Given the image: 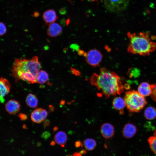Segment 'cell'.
I'll return each mask as SVG.
<instances>
[{
    "mask_svg": "<svg viewBox=\"0 0 156 156\" xmlns=\"http://www.w3.org/2000/svg\"><path fill=\"white\" fill-rule=\"evenodd\" d=\"M90 82L102 92L106 98L111 96L120 95L124 90V86L119 76L105 68H101L99 74H93Z\"/></svg>",
    "mask_w": 156,
    "mask_h": 156,
    "instance_id": "obj_1",
    "label": "cell"
},
{
    "mask_svg": "<svg viewBox=\"0 0 156 156\" xmlns=\"http://www.w3.org/2000/svg\"><path fill=\"white\" fill-rule=\"evenodd\" d=\"M23 127L24 129H25L26 128L27 126L25 125H24Z\"/></svg>",
    "mask_w": 156,
    "mask_h": 156,
    "instance_id": "obj_35",
    "label": "cell"
},
{
    "mask_svg": "<svg viewBox=\"0 0 156 156\" xmlns=\"http://www.w3.org/2000/svg\"><path fill=\"white\" fill-rule=\"evenodd\" d=\"M112 105L114 108L118 111L120 114H123L124 109L126 106L124 99L119 96L115 97L113 101Z\"/></svg>",
    "mask_w": 156,
    "mask_h": 156,
    "instance_id": "obj_14",
    "label": "cell"
},
{
    "mask_svg": "<svg viewBox=\"0 0 156 156\" xmlns=\"http://www.w3.org/2000/svg\"><path fill=\"white\" fill-rule=\"evenodd\" d=\"M148 141L151 150L156 155V130L154 132L153 135L150 137Z\"/></svg>",
    "mask_w": 156,
    "mask_h": 156,
    "instance_id": "obj_21",
    "label": "cell"
},
{
    "mask_svg": "<svg viewBox=\"0 0 156 156\" xmlns=\"http://www.w3.org/2000/svg\"><path fill=\"white\" fill-rule=\"evenodd\" d=\"M18 116L21 119L23 120H26L27 118V116L26 115L23 113H20Z\"/></svg>",
    "mask_w": 156,
    "mask_h": 156,
    "instance_id": "obj_25",
    "label": "cell"
},
{
    "mask_svg": "<svg viewBox=\"0 0 156 156\" xmlns=\"http://www.w3.org/2000/svg\"><path fill=\"white\" fill-rule=\"evenodd\" d=\"M60 13L61 14H64L66 13V10L65 8H62L59 10Z\"/></svg>",
    "mask_w": 156,
    "mask_h": 156,
    "instance_id": "obj_27",
    "label": "cell"
},
{
    "mask_svg": "<svg viewBox=\"0 0 156 156\" xmlns=\"http://www.w3.org/2000/svg\"><path fill=\"white\" fill-rule=\"evenodd\" d=\"M73 156H82L81 155L77 152H75L73 155Z\"/></svg>",
    "mask_w": 156,
    "mask_h": 156,
    "instance_id": "obj_29",
    "label": "cell"
},
{
    "mask_svg": "<svg viewBox=\"0 0 156 156\" xmlns=\"http://www.w3.org/2000/svg\"><path fill=\"white\" fill-rule=\"evenodd\" d=\"M58 127H55L53 128V130L54 131H56L58 129Z\"/></svg>",
    "mask_w": 156,
    "mask_h": 156,
    "instance_id": "obj_34",
    "label": "cell"
},
{
    "mask_svg": "<svg viewBox=\"0 0 156 156\" xmlns=\"http://www.w3.org/2000/svg\"><path fill=\"white\" fill-rule=\"evenodd\" d=\"M39 14L38 12H35L34 13L33 16L34 17H38L39 16Z\"/></svg>",
    "mask_w": 156,
    "mask_h": 156,
    "instance_id": "obj_30",
    "label": "cell"
},
{
    "mask_svg": "<svg viewBox=\"0 0 156 156\" xmlns=\"http://www.w3.org/2000/svg\"><path fill=\"white\" fill-rule=\"evenodd\" d=\"M100 131L102 136L106 139L112 138L114 133V127L111 124L107 123H105L102 125Z\"/></svg>",
    "mask_w": 156,
    "mask_h": 156,
    "instance_id": "obj_9",
    "label": "cell"
},
{
    "mask_svg": "<svg viewBox=\"0 0 156 156\" xmlns=\"http://www.w3.org/2000/svg\"><path fill=\"white\" fill-rule=\"evenodd\" d=\"M50 144L52 146H54L55 144V142L54 141H52L51 142Z\"/></svg>",
    "mask_w": 156,
    "mask_h": 156,
    "instance_id": "obj_33",
    "label": "cell"
},
{
    "mask_svg": "<svg viewBox=\"0 0 156 156\" xmlns=\"http://www.w3.org/2000/svg\"><path fill=\"white\" fill-rule=\"evenodd\" d=\"M42 17L45 23L47 24L54 23L58 19L55 11L52 9L45 11L43 14Z\"/></svg>",
    "mask_w": 156,
    "mask_h": 156,
    "instance_id": "obj_12",
    "label": "cell"
},
{
    "mask_svg": "<svg viewBox=\"0 0 156 156\" xmlns=\"http://www.w3.org/2000/svg\"><path fill=\"white\" fill-rule=\"evenodd\" d=\"M83 144L86 150L91 151L95 148L96 143L94 140L91 138H87L84 140Z\"/></svg>",
    "mask_w": 156,
    "mask_h": 156,
    "instance_id": "obj_20",
    "label": "cell"
},
{
    "mask_svg": "<svg viewBox=\"0 0 156 156\" xmlns=\"http://www.w3.org/2000/svg\"><path fill=\"white\" fill-rule=\"evenodd\" d=\"M90 0L91 1H95L96 0Z\"/></svg>",
    "mask_w": 156,
    "mask_h": 156,
    "instance_id": "obj_37",
    "label": "cell"
},
{
    "mask_svg": "<svg viewBox=\"0 0 156 156\" xmlns=\"http://www.w3.org/2000/svg\"><path fill=\"white\" fill-rule=\"evenodd\" d=\"M5 108L9 114H14L19 112L21 108V106L18 101L11 99L9 100L6 103Z\"/></svg>",
    "mask_w": 156,
    "mask_h": 156,
    "instance_id": "obj_10",
    "label": "cell"
},
{
    "mask_svg": "<svg viewBox=\"0 0 156 156\" xmlns=\"http://www.w3.org/2000/svg\"><path fill=\"white\" fill-rule=\"evenodd\" d=\"M47 114V112L46 110L42 108H38L32 112L31 118L34 122L40 123L46 118Z\"/></svg>",
    "mask_w": 156,
    "mask_h": 156,
    "instance_id": "obj_7",
    "label": "cell"
},
{
    "mask_svg": "<svg viewBox=\"0 0 156 156\" xmlns=\"http://www.w3.org/2000/svg\"><path fill=\"white\" fill-rule=\"evenodd\" d=\"M138 90L142 96L144 97L148 96L151 93V85L147 82H143L138 87Z\"/></svg>",
    "mask_w": 156,
    "mask_h": 156,
    "instance_id": "obj_15",
    "label": "cell"
},
{
    "mask_svg": "<svg viewBox=\"0 0 156 156\" xmlns=\"http://www.w3.org/2000/svg\"><path fill=\"white\" fill-rule=\"evenodd\" d=\"M65 156H73L72 155H66Z\"/></svg>",
    "mask_w": 156,
    "mask_h": 156,
    "instance_id": "obj_36",
    "label": "cell"
},
{
    "mask_svg": "<svg viewBox=\"0 0 156 156\" xmlns=\"http://www.w3.org/2000/svg\"><path fill=\"white\" fill-rule=\"evenodd\" d=\"M10 85L9 81L6 78L0 77V101L4 102L3 97L10 92Z\"/></svg>",
    "mask_w": 156,
    "mask_h": 156,
    "instance_id": "obj_8",
    "label": "cell"
},
{
    "mask_svg": "<svg viewBox=\"0 0 156 156\" xmlns=\"http://www.w3.org/2000/svg\"><path fill=\"white\" fill-rule=\"evenodd\" d=\"M85 56L86 62L94 67L98 66L103 57L100 52L96 49L90 50L86 54Z\"/></svg>",
    "mask_w": 156,
    "mask_h": 156,
    "instance_id": "obj_6",
    "label": "cell"
},
{
    "mask_svg": "<svg viewBox=\"0 0 156 156\" xmlns=\"http://www.w3.org/2000/svg\"><path fill=\"white\" fill-rule=\"evenodd\" d=\"M43 124L44 127H47L50 125V121L48 120H46L44 121Z\"/></svg>",
    "mask_w": 156,
    "mask_h": 156,
    "instance_id": "obj_26",
    "label": "cell"
},
{
    "mask_svg": "<svg viewBox=\"0 0 156 156\" xmlns=\"http://www.w3.org/2000/svg\"><path fill=\"white\" fill-rule=\"evenodd\" d=\"M54 140L57 144L61 146L64 145L67 141V136L65 132L60 131L55 134Z\"/></svg>",
    "mask_w": 156,
    "mask_h": 156,
    "instance_id": "obj_16",
    "label": "cell"
},
{
    "mask_svg": "<svg viewBox=\"0 0 156 156\" xmlns=\"http://www.w3.org/2000/svg\"><path fill=\"white\" fill-rule=\"evenodd\" d=\"M151 96L152 99L156 101V83L151 85Z\"/></svg>",
    "mask_w": 156,
    "mask_h": 156,
    "instance_id": "obj_22",
    "label": "cell"
},
{
    "mask_svg": "<svg viewBox=\"0 0 156 156\" xmlns=\"http://www.w3.org/2000/svg\"><path fill=\"white\" fill-rule=\"evenodd\" d=\"M7 31V27L3 23L0 22V36L5 34Z\"/></svg>",
    "mask_w": 156,
    "mask_h": 156,
    "instance_id": "obj_23",
    "label": "cell"
},
{
    "mask_svg": "<svg viewBox=\"0 0 156 156\" xmlns=\"http://www.w3.org/2000/svg\"><path fill=\"white\" fill-rule=\"evenodd\" d=\"M41 67V64L36 56L29 59L16 58L11 71L16 81L22 80L32 84L37 83V75Z\"/></svg>",
    "mask_w": 156,
    "mask_h": 156,
    "instance_id": "obj_2",
    "label": "cell"
},
{
    "mask_svg": "<svg viewBox=\"0 0 156 156\" xmlns=\"http://www.w3.org/2000/svg\"><path fill=\"white\" fill-rule=\"evenodd\" d=\"M81 142L79 141H77L75 142V146L76 147H79L81 145Z\"/></svg>",
    "mask_w": 156,
    "mask_h": 156,
    "instance_id": "obj_28",
    "label": "cell"
},
{
    "mask_svg": "<svg viewBox=\"0 0 156 156\" xmlns=\"http://www.w3.org/2000/svg\"><path fill=\"white\" fill-rule=\"evenodd\" d=\"M129 0H104L105 8L112 12H120L127 8Z\"/></svg>",
    "mask_w": 156,
    "mask_h": 156,
    "instance_id": "obj_5",
    "label": "cell"
},
{
    "mask_svg": "<svg viewBox=\"0 0 156 156\" xmlns=\"http://www.w3.org/2000/svg\"><path fill=\"white\" fill-rule=\"evenodd\" d=\"M124 99L127 109L131 112H140L147 104L144 96L134 90L126 92Z\"/></svg>",
    "mask_w": 156,
    "mask_h": 156,
    "instance_id": "obj_4",
    "label": "cell"
},
{
    "mask_svg": "<svg viewBox=\"0 0 156 156\" xmlns=\"http://www.w3.org/2000/svg\"><path fill=\"white\" fill-rule=\"evenodd\" d=\"M51 134L48 131H45L41 135L42 137L47 140L48 139L50 136Z\"/></svg>",
    "mask_w": 156,
    "mask_h": 156,
    "instance_id": "obj_24",
    "label": "cell"
},
{
    "mask_svg": "<svg viewBox=\"0 0 156 156\" xmlns=\"http://www.w3.org/2000/svg\"><path fill=\"white\" fill-rule=\"evenodd\" d=\"M137 131V128L134 125L128 123L124 126L123 129L122 134L125 138H130L135 135Z\"/></svg>",
    "mask_w": 156,
    "mask_h": 156,
    "instance_id": "obj_13",
    "label": "cell"
},
{
    "mask_svg": "<svg viewBox=\"0 0 156 156\" xmlns=\"http://www.w3.org/2000/svg\"><path fill=\"white\" fill-rule=\"evenodd\" d=\"M129 43L127 49L129 53L141 55H149L156 49V43L152 41L149 33H127Z\"/></svg>",
    "mask_w": 156,
    "mask_h": 156,
    "instance_id": "obj_3",
    "label": "cell"
},
{
    "mask_svg": "<svg viewBox=\"0 0 156 156\" xmlns=\"http://www.w3.org/2000/svg\"><path fill=\"white\" fill-rule=\"evenodd\" d=\"M79 153L81 155L85 154L86 153V151L85 150L83 149L80 151Z\"/></svg>",
    "mask_w": 156,
    "mask_h": 156,
    "instance_id": "obj_32",
    "label": "cell"
},
{
    "mask_svg": "<svg viewBox=\"0 0 156 156\" xmlns=\"http://www.w3.org/2000/svg\"><path fill=\"white\" fill-rule=\"evenodd\" d=\"M144 116L148 120H153L156 117V109L152 106L147 107L144 111Z\"/></svg>",
    "mask_w": 156,
    "mask_h": 156,
    "instance_id": "obj_18",
    "label": "cell"
},
{
    "mask_svg": "<svg viewBox=\"0 0 156 156\" xmlns=\"http://www.w3.org/2000/svg\"><path fill=\"white\" fill-rule=\"evenodd\" d=\"M62 31V27L58 23L54 22L49 24L47 33L49 36L54 37L60 34Z\"/></svg>",
    "mask_w": 156,
    "mask_h": 156,
    "instance_id": "obj_11",
    "label": "cell"
},
{
    "mask_svg": "<svg viewBox=\"0 0 156 156\" xmlns=\"http://www.w3.org/2000/svg\"><path fill=\"white\" fill-rule=\"evenodd\" d=\"M54 107L52 105H50L49 106V109L50 111H53L54 110Z\"/></svg>",
    "mask_w": 156,
    "mask_h": 156,
    "instance_id": "obj_31",
    "label": "cell"
},
{
    "mask_svg": "<svg viewBox=\"0 0 156 156\" xmlns=\"http://www.w3.org/2000/svg\"><path fill=\"white\" fill-rule=\"evenodd\" d=\"M25 101L27 105L30 107L35 108L38 105V98L36 95L33 94H28L26 97Z\"/></svg>",
    "mask_w": 156,
    "mask_h": 156,
    "instance_id": "obj_17",
    "label": "cell"
},
{
    "mask_svg": "<svg viewBox=\"0 0 156 156\" xmlns=\"http://www.w3.org/2000/svg\"><path fill=\"white\" fill-rule=\"evenodd\" d=\"M49 75L44 70H41L38 72L37 77V83L43 84L46 83L48 80Z\"/></svg>",
    "mask_w": 156,
    "mask_h": 156,
    "instance_id": "obj_19",
    "label": "cell"
}]
</instances>
